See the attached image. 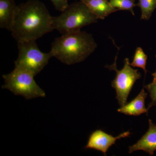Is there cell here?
I'll return each instance as SVG.
<instances>
[{"instance_id":"obj_1","label":"cell","mask_w":156,"mask_h":156,"mask_svg":"<svg viewBox=\"0 0 156 156\" xmlns=\"http://www.w3.org/2000/svg\"><path fill=\"white\" fill-rule=\"evenodd\" d=\"M54 30L53 17L44 3L29 0L17 5L10 30L17 42L35 41Z\"/></svg>"},{"instance_id":"obj_2","label":"cell","mask_w":156,"mask_h":156,"mask_svg":"<svg viewBox=\"0 0 156 156\" xmlns=\"http://www.w3.org/2000/svg\"><path fill=\"white\" fill-rule=\"evenodd\" d=\"M97 47L92 35L80 30L56 38L51 44L50 52L52 57L71 65L84 61Z\"/></svg>"},{"instance_id":"obj_3","label":"cell","mask_w":156,"mask_h":156,"mask_svg":"<svg viewBox=\"0 0 156 156\" xmlns=\"http://www.w3.org/2000/svg\"><path fill=\"white\" fill-rule=\"evenodd\" d=\"M61 14L53 17V30L62 35L80 30L83 27L95 23L98 18L83 2L76 1L69 4Z\"/></svg>"},{"instance_id":"obj_4","label":"cell","mask_w":156,"mask_h":156,"mask_svg":"<svg viewBox=\"0 0 156 156\" xmlns=\"http://www.w3.org/2000/svg\"><path fill=\"white\" fill-rule=\"evenodd\" d=\"M34 76L28 71L15 67L10 73L2 76L5 84L2 88L8 89L15 95L23 96L27 100L46 97L45 91L37 83Z\"/></svg>"},{"instance_id":"obj_5","label":"cell","mask_w":156,"mask_h":156,"mask_svg":"<svg viewBox=\"0 0 156 156\" xmlns=\"http://www.w3.org/2000/svg\"><path fill=\"white\" fill-rule=\"evenodd\" d=\"M18 56L15 67L28 71L36 76L48 65L52 55L39 49L36 41L17 42Z\"/></svg>"},{"instance_id":"obj_6","label":"cell","mask_w":156,"mask_h":156,"mask_svg":"<svg viewBox=\"0 0 156 156\" xmlns=\"http://www.w3.org/2000/svg\"><path fill=\"white\" fill-rule=\"evenodd\" d=\"M120 48H118L117 56L115 58L114 63L112 65H107L105 67L110 70H114L116 73V77L112 82V87L115 89L116 93V98L121 107L127 103L129 94L132 87L137 80L141 78L140 73L138 69H134L130 65L129 58H126L124 60V67L121 70L117 68V55Z\"/></svg>"},{"instance_id":"obj_7","label":"cell","mask_w":156,"mask_h":156,"mask_svg":"<svg viewBox=\"0 0 156 156\" xmlns=\"http://www.w3.org/2000/svg\"><path fill=\"white\" fill-rule=\"evenodd\" d=\"M130 134V131H127L119 136H114L100 129L96 130L93 131L89 136L85 148L99 151L106 156L108 149L112 145L115 144L118 140L128 137Z\"/></svg>"},{"instance_id":"obj_8","label":"cell","mask_w":156,"mask_h":156,"mask_svg":"<svg viewBox=\"0 0 156 156\" xmlns=\"http://www.w3.org/2000/svg\"><path fill=\"white\" fill-rule=\"evenodd\" d=\"M143 151L150 155H153L156 151V124L149 119L148 131L134 145L129 147V153L137 151Z\"/></svg>"},{"instance_id":"obj_9","label":"cell","mask_w":156,"mask_h":156,"mask_svg":"<svg viewBox=\"0 0 156 156\" xmlns=\"http://www.w3.org/2000/svg\"><path fill=\"white\" fill-rule=\"evenodd\" d=\"M147 93L142 89L139 94L130 102L118 109V112L128 115L139 116L147 113L148 110L145 107V101Z\"/></svg>"},{"instance_id":"obj_10","label":"cell","mask_w":156,"mask_h":156,"mask_svg":"<svg viewBox=\"0 0 156 156\" xmlns=\"http://www.w3.org/2000/svg\"><path fill=\"white\" fill-rule=\"evenodd\" d=\"M77 1V0H76ZM81 1L96 16L98 19H104L110 14L119 11L110 4L109 0H78Z\"/></svg>"},{"instance_id":"obj_11","label":"cell","mask_w":156,"mask_h":156,"mask_svg":"<svg viewBox=\"0 0 156 156\" xmlns=\"http://www.w3.org/2000/svg\"><path fill=\"white\" fill-rule=\"evenodd\" d=\"M14 0H0V27L10 30L17 9Z\"/></svg>"},{"instance_id":"obj_12","label":"cell","mask_w":156,"mask_h":156,"mask_svg":"<svg viewBox=\"0 0 156 156\" xmlns=\"http://www.w3.org/2000/svg\"><path fill=\"white\" fill-rule=\"evenodd\" d=\"M136 6L141 10L140 19L148 20L156 9V0H138Z\"/></svg>"},{"instance_id":"obj_13","label":"cell","mask_w":156,"mask_h":156,"mask_svg":"<svg viewBox=\"0 0 156 156\" xmlns=\"http://www.w3.org/2000/svg\"><path fill=\"white\" fill-rule=\"evenodd\" d=\"M147 58V55L144 53L142 48L138 47L135 50L133 61L130 63V65L133 67L142 69L144 71L146 75L147 73L146 68Z\"/></svg>"},{"instance_id":"obj_14","label":"cell","mask_w":156,"mask_h":156,"mask_svg":"<svg viewBox=\"0 0 156 156\" xmlns=\"http://www.w3.org/2000/svg\"><path fill=\"white\" fill-rule=\"evenodd\" d=\"M109 2L113 8L119 11H128L132 15H135L134 8L136 6V4H135V0H109Z\"/></svg>"},{"instance_id":"obj_15","label":"cell","mask_w":156,"mask_h":156,"mask_svg":"<svg viewBox=\"0 0 156 156\" xmlns=\"http://www.w3.org/2000/svg\"><path fill=\"white\" fill-rule=\"evenodd\" d=\"M144 88L149 92L151 100L147 108L149 110L151 108L156 105V80L153 81L151 83L147 85Z\"/></svg>"},{"instance_id":"obj_16","label":"cell","mask_w":156,"mask_h":156,"mask_svg":"<svg viewBox=\"0 0 156 156\" xmlns=\"http://www.w3.org/2000/svg\"><path fill=\"white\" fill-rule=\"evenodd\" d=\"M55 9L57 11H62L69 5L68 0H50Z\"/></svg>"},{"instance_id":"obj_17","label":"cell","mask_w":156,"mask_h":156,"mask_svg":"<svg viewBox=\"0 0 156 156\" xmlns=\"http://www.w3.org/2000/svg\"><path fill=\"white\" fill-rule=\"evenodd\" d=\"M152 75L153 77V80H156V71L155 72H154L152 74Z\"/></svg>"}]
</instances>
